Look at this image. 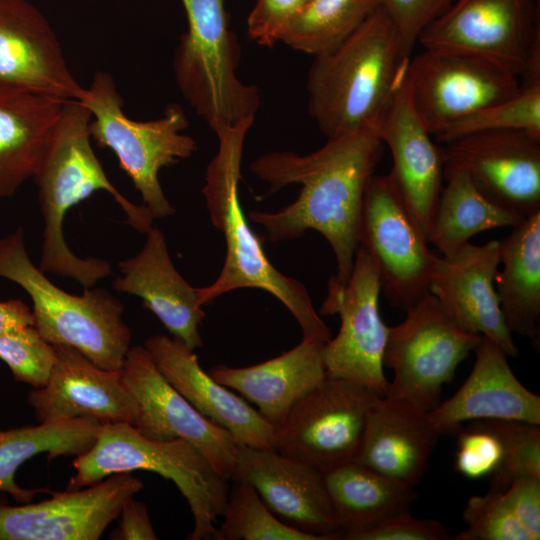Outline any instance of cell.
Returning a JSON list of instances; mask_svg holds the SVG:
<instances>
[{
    "instance_id": "1",
    "label": "cell",
    "mask_w": 540,
    "mask_h": 540,
    "mask_svg": "<svg viewBox=\"0 0 540 540\" xmlns=\"http://www.w3.org/2000/svg\"><path fill=\"white\" fill-rule=\"evenodd\" d=\"M376 127H366L328 138L318 150L299 155L276 151L250 163L253 174L270 192L300 184L297 199L275 213L251 211L273 242L296 239L315 230L329 242L337 264L335 278L345 284L359 246L364 194L382 154Z\"/></svg>"
},
{
    "instance_id": "2",
    "label": "cell",
    "mask_w": 540,
    "mask_h": 540,
    "mask_svg": "<svg viewBox=\"0 0 540 540\" xmlns=\"http://www.w3.org/2000/svg\"><path fill=\"white\" fill-rule=\"evenodd\" d=\"M91 112L81 100L62 105L49 146L33 178L43 216V243L39 268L76 280L85 288L112 274L108 261L78 257L63 235L67 212L96 191H106L127 216V223L141 233L152 227L153 216L123 196L109 181L92 145Z\"/></svg>"
},
{
    "instance_id": "3",
    "label": "cell",
    "mask_w": 540,
    "mask_h": 540,
    "mask_svg": "<svg viewBox=\"0 0 540 540\" xmlns=\"http://www.w3.org/2000/svg\"><path fill=\"white\" fill-rule=\"evenodd\" d=\"M254 119L217 135L218 151L207 166L202 193L212 224L222 233L226 257L217 279L197 288L202 306L235 289L258 288L275 296L298 322L303 338L328 342L329 327L315 310L305 286L277 270L265 255L261 239L243 213L238 184L247 132Z\"/></svg>"
},
{
    "instance_id": "4",
    "label": "cell",
    "mask_w": 540,
    "mask_h": 540,
    "mask_svg": "<svg viewBox=\"0 0 540 540\" xmlns=\"http://www.w3.org/2000/svg\"><path fill=\"white\" fill-rule=\"evenodd\" d=\"M409 59L380 7L338 46L314 56L306 90L321 133L328 139L376 127Z\"/></svg>"
},
{
    "instance_id": "5",
    "label": "cell",
    "mask_w": 540,
    "mask_h": 540,
    "mask_svg": "<svg viewBox=\"0 0 540 540\" xmlns=\"http://www.w3.org/2000/svg\"><path fill=\"white\" fill-rule=\"evenodd\" d=\"M76 472L67 491L79 490L117 473L147 470L172 481L185 497L194 519L189 540H215L217 519L228 484L205 457L183 439L153 440L128 423L99 427L93 445L73 461Z\"/></svg>"
},
{
    "instance_id": "6",
    "label": "cell",
    "mask_w": 540,
    "mask_h": 540,
    "mask_svg": "<svg viewBox=\"0 0 540 540\" xmlns=\"http://www.w3.org/2000/svg\"><path fill=\"white\" fill-rule=\"evenodd\" d=\"M0 277L30 296L34 327L47 342L70 346L99 368L122 369L131 341L123 304L102 289L77 296L53 284L31 261L21 226L0 237Z\"/></svg>"
},
{
    "instance_id": "7",
    "label": "cell",
    "mask_w": 540,
    "mask_h": 540,
    "mask_svg": "<svg viewBox=\"0 0 540 540\" xmlns=\"http://www.w3.org/2000/svg\"><path fill=\"white\" fill-rule=\"evenodd\" d=\"M181 2L188 30L180 36L173 69L182 95L216 135L255 119L259 91L238 78L241 51L224 0Z\"/></svg>"
},
{
    "instance_id": "8",
    "label": "cell",
    "mask_w": 540,
    "mask_h": 540,
    "mask_svg": "<svg viewBox=\"0 0 540 540\" xmlns=\"http://www.w3.org/2000/svg\"><path fill=\"white\" fill-rule=\"evenodd\" d=\"M81 101L91 112V138L114 152L120 168L140 193L143 206L154 219L173 215L175 210L163 192L159 172L197 150L196 141L182 132L188 127L184 109L170 103L158 119H130L113 77L103 71L94 74Z\"/></svg>"
},
{
    "instance_id": "9",
    "label": "cell",
    "mask_w": 540,
    "mask_h": 540,
    "mask_svg": "<svg viewBox=\"0 0 540 540\" xmlns=\"http://www.w3.org/2000/svg\"><path fill=\"white\" fill-rule=\"evenodd\" d=\"M423 49L457 52L540 81V0H456L420 34Z\"/></svg>"
},
{
    "instance_id": "10",
    "label": "cell",
    "mask_w": 540,
    "mask_h": 540,
    "mask_svg": "<svg viewBox=\"0 0 540 540\" xmlns=\"http://www.w3.org/2000/svg\"><path fill=\"white\" fill-rule=\"evenodd\" d=\"M481 339L458 327L428 293L406 310L400 324L388 328L383 365L393 370L394 378L385 396L430 412Z\"/></svg>"
},
{
    "instance_id": "11",
    "label": "cell",
    "mask_w": 540,
    "mask_h": 540,
    "mask_svg": "<svg viewBox=\"0 0 540 540\" xmlns=\"http://www.w3.org/2000/svg\"><path fill=\"white\" fill-rule=\"evenodd\" d=\"M379 397L356 382L326 376L274 426V449L322 473L355 461Z\"/></svg>"
},
{
    "instance_id": "12",
    "label": "cell",
    "mask_w": 540,
    "mask_h": 540,
    "mask_svg": "<svg viewBox=\"0 0 540 540\" xmlns=\"http://www.w3.org/2000/svg\"><path fill=\"white\" fill-rule=\"evenodd\" d=\"M388 175H373L366 187L359 246L375 264L390 305L406 311L429 293L436 255Z\"/></svg>"
},
{
    "instance_id": "13",
    "label": "cell",
    "mask_w": 540,
    "mask_h": 540,
    "mask_svg": "<svg viewBox=\"0 0 540 540\" xmlns=\"http://www.w3.org/2000/svg\"><path fill=\"white\" fill-rule=\"evenodd\" d=\"M380 292L377 268L358 246L349 280L341 284L335 276L329 279L319 313L339 314L341 320L337 336L324 345L327 376L356 382L384 397L389 388L383 365L389 327L380 315Z\"/></svg>"
},
{
    "instance_id": "14",
    "label": "cell",
    "mask_w": 540,
    "mask_h": 540,
    "mask_svg": "<svg viewBox=\"0 0 540 540\" xmlns=\"http://www.w3.org/2000/svg\"><path fill=\"white\" fill-rule=\"evenodd\" d=\"M406 79L433 137L453 122L512 97L521 87L517 76L489 61L430 49L409 59Z\"/></svg>"
},
{
    "instance_id": "15",
    "label": "cell",
    "mask_w": 540,
    "mask_h": 540,
    "mask_svg": "<svg viewBox=\"0 0 540 540\" xmlns=\"http://www.w3.org/2000/svg\"><path fill=\"white\" fill-rule=\"evenodd\" d=\"M122 377L138 403L133 425L153 440L183 439L194 446L226 481L239 444L224 428L198 412L162 375L145 346L130 347Z\"/></svg>"
},
{
    "instance_id": "16",
    "label": "cell",
    "mask_w": 540,
    "mask_h": 540,
    "mask_svg": "<svg viewBox=\"0 0 540 540\" xmlns=\"http://www.w3.org/2000/svg\"><path fill=\"white\" fill-rule=\"evenodd\" d=\"M142 488L126 472L34 504L9 505L0 491V540H97Z\"/></svg>"
},
{
    "instance_id": "17",
    "label": "cell",
    "mask_w": 540,
    "mask_h": 540,
    "mask_svg": "<svg viewBox=\"0 0 540 540\" xmlns=\"http://www.w3.org/2000/svg\"><path fill=\"white\" fill-rule=\"evenodd\" d=\"M442 150L445 162L462 167L503 208L523 218L540 212V137L516 130L479 132Z\"/></svg>"
},
{
    "instance_id": "18",
    "label": "cell",
    "mask_w": 540,
    "mask_h": 540,
    "mask_svg": "<svg viewBox=\"0 0 540 540\" xmlns=\"http://www.w3.org/2000/svg\"><path fill=\"white\" fill-rule=\"evenodd\" d=\"M230 480L251 485L283 523L324 540L341 539L324 473L276 450L238 447Z\"/></svg>"
},
{
    "instance_id": "19",
    "label": "cell",
    "mask_w": 540,
    "mask_h": 540,
    "mask_svg": "<svg viewBox=\"0 0 540 540\" xmlns=\"http://www.w3.org/2000/svg\"><path fill=\"white\" fill-rule=\"evenodd\" d=\"M0 88L63 102L85 93L48 21L26 0H0Z\"/></svg>"
},
{
    "instance_id": "20",
    "label": "cell",
    "mask_w": 540,
    "mask_h": 540,
    "mask_svg": "<svg viewBox=\"0 0 540 540\" xmlns=\"http://www.w3.org/2000/svg\"><path fill=\"white\" fill-rule=\"evenodd\" d=\"M376 128L392 156L388 176L428 240L444 185L445 158L415 108L406 71Z\"/></svg>"
},
{
    "instance_id": "21",
    "label": "cell",
    "mask_w": 540,
    "mask_h": 540,
    "mask_svg": "<svg viewBox=\"0 0 540 540\" xmlns=\"http://www.w3.org/2000/svg\"><path fill=\"white\" fill-rule=\"evenodd\" d=\"M499 245L497 240L483 245L468 242L451 255L436 256L429 293L458 327L492 340L507 356L515 357L519 352L495 288Z\"/></svg>"
},
{
    "instance_id": "22",
    "label": "cell",
    "mask_w": 540,
    "mask_h": 540,
    "mask_svg": "<svg viewBox=\"0 0 540 540\" xmlns=\"http://www.w3.org/2000/svg\"><path fill=\"white\" fill-rule=\"evenodd\" d=\"M53 346L56 360L50 377L27 399L39 423L83 418L101 425L135 424L138 403L121 370L99 368L70 346Z\"/></svg>"
},
{
    "instance_id": "23",
    "label": "cell",
    "mask_w": 540,
    "mask_h": 540,
    "mask_svg": "<svg viewBox=\"0 0 540 540\" xmlns=\"http://www.w3.org/2000/svg\"><path fill=\"white\" fill-rule=\"evenodd\" d=\"M474 366L457 392L428 412L442 435H456L464 422L511 420L540 425V397L514 375L503 349L483 337Z\"/></svg>"
},
{
    "instance_id": "24",
    "label": "cell",
    "mask_w": 540,
    "mask_h": 540,
    "mask_svg": "<svg viewBox=\"0 0 540 540\" xmlns=\"http://www.w3.org/2000/svg\"><path fill=\"white\" fill-rule=\"evenodd\" d=\"M145 348L166 380L203 416L227 430L240 445L274 449V426L231 389L215 381L181 340L146 339Z\"/></svg>"
},
{
    "instance_id": "25",
    "label": "cell",
    "mask_w": 540,
    "mask_h": 540,
    "mask_svg": "<svg viewBox=\"0 0 540 540\" xmlns=\"http://www.w3.org/2000/svg\"><path fill=\"white\" fill-rule=\"evenodd\" d=\"M146 235L141 251L119 262L113 288L141 298L173 337L194 350L202 345L199 326L205 317L197 288L175 268L163 233L151 227Z\"/></svg>"
},
{
    "instance_id": "26",
    "label": "cell",
    "mask_w": 540,
    "mask_h": 540,
    "mask_svg": "<svg viewBox=\"0 0 540 540\" xmlns=\"http://www.w3.org/2000/svg\"><path fill=\"white\" fill-rule=\"evenodd\" d=\"M440 434L428 412L391 397H379L369 412L356 462L415 487Z\"/></svg>"
},
{
    "instance_id": "27",
    "label": "cell",
    "mask_w": 540,
    "mask_h": 540,
    "mask_svg": "<svg viewBox=\"0 0 540 540\" xmlns=\"http://www.w3.org/2000/svg\"><path fill=\"white\" fill-rule=\"evenodd\" d=\"M324 342L305 339L281 355L240 368L225 365L209 370L223 386L254 403L262 417L275 426L301 398L327 376Z\"/></svg>"
},
{
    "instance_id": "28",
    "label": "cell",
    "mask_w": 540,
    "mask_h": 540,
    "mask_svg": "<svg viewBox=\"0 0 540 540\" xmlns=\"http://www.w3.org/2000/svg\"><path fill=\"white\" fill-rule=\"evenodd\" d=\"M63 101L0 88V198L33 178L51 141Z\"/></svg>"
},
{
    "instance_id": "29",
    "label": "cell",
    "mask_w": 540,
    "mask_h": 540,
    "mask_svg": "<svg viewBox=\"0 0 540 540\" xmlns=\"http://www.w3.org/2000/svg\"><path fill=\"white\" fill-rule=\"evenodd\" d=\"M341 539L354 538L395 515L409 512L414 487L356 461L324 473Z\"/></svg>"
},
{
    "instance_id": "30",
    "label": "cell",
    "mask_w": 540,
    "mask_h": 540,
    "mask_svg": "<svg viewBox=\"0 0 540 540\" xmlns=\"http://www.w3.org/2000/svg\"><path fill=\"white\" fill-rule=\"evenodd\" d=\"M495 288L511 333L539 341L540 212L525 218L499 245Z\"/></svg>"
},
{
    "instance_id": "31",
    "label": "cell",
    "mask_w": 540,
    "mask_h": 540,
    "mask_svg": "<svg viewBox=\"0 0 540 540\" xmlns=\"http://www.w3.org/2000/svg\"><path fill=\"white\" fill-rule=\"evenodd\" d=\"M444 182L428 236L442 256L451 255L480 232L513 228L525 219L487 197L456 164L445 162Z\"/></svg>"
},
{
    "instance_id": "32",
    "label": "cell",
    "mask_w": 540,
    "mask_h": 540,
    "mask_svg": "<svg viewBox=\"0 0 540 540\" xmlns=\"http://www.w3.org/2000/svg\"><path fill=\"white\" fill-rule=\"evenodd\" d=\"M101 424L92 419H62L0 430V491L28 503L39 489H26L15 481L17 469L27 460L46 453L48 460L78 456L94 443Z\"/></svg>"
},
{
    "instance_id": "33",
    "label": "cell",
    "mask_w": 540,
    "mask_h": 540,
    "mask_svg": "<svg viewBox=\"0 0 540 540\" xmlns=\"http://www.w3.org/2000/svg\"><path fill=\"white\" fill-rule=\"evenodd\" d=\"M380 0H306L281 42L314 56L326 53L355 32Z\"/></svg>"
},
{
    "instance_id": "34",
    "label": "cell",
    "mask_w": 540,
    "mask_h": 540,
    "mask_svg": "<svg viewBox=\"0 0 540 540\" xmlns=\"http://www.w3.org/2000/svg\"><path fill=\"white\" fill-rule=\"evenodd\" d=\"M221 517L215 540H324L280 521L244 482H234L229 489Z\"/></svg>"
},
{
    "instance_id": "35",
    "label": "cell",
    "mask_w": 540,
    "mask_h": 540,
    "mask_svg": "<svg viewBox=\"0 0 540 540\" xmlns=\"http://www.w3.org/2000/svg\"><path fill=\"white\" fill-rule=\"evenodd\" d=\"M516 130L540 137V81L522 83L510 98L469 114L438 133L443 144L479 132Z\"/></svg>"
},
{
    "instance_id": "36",
    "label": "cell",
    "mask_w": 540,
    "mask_h": 540,
    "mask_svg": "<svg viewBox=\"0 0 540 540\" xmlns=\"http://www.w3.org/2000/svg\"><path fill=\"white\" fill-rule=\"evenodd\" d=\"M501 440L503 458L490 476V490L503 492L522 475L540 477V425L511 420H480Z\"/></svg>"
},
{
    "instance_id": "37",
    "label": "cell",
    "mask_w": 540,
    "mask_h": 540,
    "mask_svg": "<svg viewBox=\"0 0 540 540\" xmlns=\"http://www.w3.org/2000/svg\"><path fill=\"white\" fill-rule=\"evenodd\" d=\"M0 359L16 381L41 388L50 377L56 351L32 325L0 333Z\"/></svg>"
},
{
    "instance_id": "38",
    "label": "cell",
    "mask_w": 540,
    "mask_h": 540,
    "mask_svg": "<svg viewBox=\"0 0 540 540\" xmlns=\"http://www.w3.org/2000/svg\"><path fill=\"white\" fill-rule=\"evenodd\" d=\"M466 529L455 540H532L514 516L502 492L491 491L469 498L463 511Z\"/></svg>"
},
{
    "instance_id": "39",
    "label": "cell",
    "mask_w": 540,
    "mask_h": 540,
    "mask_svg": "<svg viewBox=\"0 0 540 540\" xmlns=\"http://www.w3.org/2000/svg\"><path fill=\"white\" fill-rule=\"evenodd\" d=\"M456 435L457 472L473 480L490 477L503 458V446L498 435L480 420L462 426Z\"/></svg>"
},
{
    "instance_id": "40",
    "label": "cell",
    "mask_w": 540,
    "mask_h": 540,
    "mask_svg": "<svg viewBox=\"0 0 540 540\" xmlns=\"http://www.w3.org/2000/svg\"><path fill=\"white\" fill-rule=\"evenodd\" d=\"M456 0H380V8L398 33L404 55L410 58L422 31Z\"/></svg>"
},
{
    "instance_id": "41",
    "label": "cell",
    "mask_w": 540,
    "mask_h": 540,
    "mask_svg": "<svg viewBox=\"0 0 540 540\" xmlns=\"http://www.w3.org/2000/svg\"><path fill=\"white\" fill-rule=\"evenodd\" d=\"M306 0H257L247 18L249 38L258 45L272 47L281 41Z\"/></svg>"
},
{
    "instance_id": "42",
    "label": "cell",
    "mask_w": 540,
    "mask_h": 540,
    "mask_svg": "<svg viewBox=\"0 0 540 540\" xmlns=\"http://www.w3.org/2000/svg\"><path fill=\"white\" fill-rule=\"evenodd\" d=\"M447 528L434 519H418L404 512L357 535L354 540H448Z\"/></svg>"
},
{
    "instance_id": "43",
    "label": "cell",
    "mask_w": 540,
    "mask_h": 540,
    "mask_svg": "<svg viewBox=\"0 0 540 540\" xmlns=\"http://www.w3.org/2000/svg\"><path fill=\"white\" fill-rule=\"evenodd\" d=\"M508 507L528 531L532 540L540 538V477H515L502 492Z\"/></svg>"
},
{
    "instance_id": "44",
    "label": "cell",
    "mask_w": 540,
    "mask_h": 540,
    "mask_svg": "<svg viewBox=\"0 0 540 540\" xmlns=\"http://www.w3.org/2000/svg\"><path fill=\"white\" fill-rule=\"evenodd\" d=\"M119 528L110 539L115 540H156L158 537L151 524L147 508L143 502L128 498L122 505Z\"/></svg>"
},
{
    "instance_id": "45",
    "label": "cell",
    "mask_w": 540,
    "mask_h": 540,
    "mask_svg": "<svg viewBox=\"0 0 540 540\" xmlns=\"http://www.w3.org/2000/svg\"><path fill=\"white\" fill-rule=\"evenodd\" d=\"M34 325L30 308L19 299L0 301V333Z\"/></svg>"
}]
</instances>
